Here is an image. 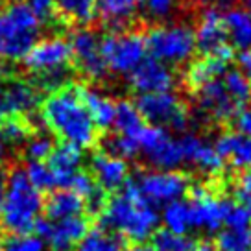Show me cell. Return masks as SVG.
<instances>
[{"instance_id": "6da1fadb", "label": "cell", "mask_w": 251, "mask_h": 251, "mask_svg": "<svg viewBox=\"0 0 251 251\" xmlns=\"http://www.w3.org/2000/svg\"><path fill=\"white\" fill-rule=\"evenodd\" d=\"M39 111L48 131L61 142L79 150L94 148L100 142L102 131L81 102L76 85H65L50 93L39 103Z\"/></svg>"}, {"instance_id": "7a4b0ae2", "label": "cell", "mask_w": 251, "mask_h": 251, "mask_svg": "<svg viewBox=\"0 0 251 251\" xmlns=\"http://www.w3.org/2000/svg\"><path fill=\"white\" fill-rule=\"evenodd\" d=\"M98 214L102 227L135 244L151 238L159 226V214L155 207L141 196L131 179L115 196L105 200Z\"/></svg>"}, {"instance_id": "3957f363", "label": "cell", "mask_w": 251, "mask_h": 251, "mask_svg": "<svg viewBox=\"0 0 251 251\" xmlns=\"http://www.w3.org/2000/svg\"><path fill=\"white\" fill-rule=\"evenodd\" d=\"M43 194L24 168H11L0 185V229L6 235H31L43 214Z\"/></svg>"}, {"instance_id": "277c9868", "label": "cell", "mask_w": 251, "mask_h": 251, "mask_svg": "<svg viewBox=\"0 0 251 251\" xmlns=\"http://www.w3.org/2000/svg\"><path fill=\"white\" fill-rule=\"evenodd\" d=\"M41 23L23 0H11L0 9V61H23L39 41Z\"/></svg>"}, {"instance_id": "5b68a950", "label": "cell", "mask_w": 251, "mask_h": 251, "mask_svg": "<svg viewBox=\"0 0 251 251\" xmlns=\"http://www.w3.org/2000/svg\"><path fill=\"white\" fill-rule=\"evenodd\" d=\"M150 57L165 65H183L196 52L194 28L188 24H159L144 33Z\"/></svg>"}, {"instance_id": "8992f818", "label": "cell", "mask_w": 251, "mask_h": 251, "mask_svg": "<svg viewBox=\"0 0 251 251\" xmlns=\"http://www.w3.org/2000/svg\"><path fill=\"white\" fill-rule=\"evenodd\" d=\"M135 107L141 113L142 120L148 126L172 129V131H187L190 126L188 107L181 102V98L174 93H150L139 94L135 98Z\"/></svg>"}, {"instance_id": "52a82bcc", "label": "cell", "mask_w": 251, "mask_h": 251, "mask_svg": "<svg viewBox=\"0 0 251 251\" xmlns=\"http://www.w3.org/2000/svg\"><path fill=\"white\" fill-rule=\"evenodd\" d=\"M102 57L107 71L129 76L148 57L144 33L133 30L111 31L100 41Z\"/></svg>"}, {"instance_id": "ba28073f", "label": "cell", "mask_w": 251, "mask_h": 251, "mask_svg": "<svg viewBox=\"0 0 251 251\" xmlns=\"http://www.w3.org/2000/svg\"><path fill=\"white\" fill-rule=\"evenodd\" d=\"M137 144L146 163L155 170H176L183 165V150L179 139H174L170 131L155 126H144L137 135Z\"/></svg>"}, {"instance_id": "9c48e42d", "label": "cell", "mask_w": 251, "mask_h": 251, "mask_svg": "<svg viewBox=\"0 0 251 251\" xmlns=\"http://www.w3.org/2000/svg\"><path fill=\"white\" fill-rule=\"evenodd\" d=\"M67 41L71 47L74 71L83 74L91 81H102L109 72L102 57V37H98V33L87 26H78L71 31Z\"/></svg>"}, {"instance_id": "30bf717a", "label": "cell", "mask_w": 251, "mask_h": 251, "mask_svg": "<svg viewBox=\"0 0 251 251\" xmlns=\"http://www.w3.org/2000/svg\"><path fill=\"white\" fill-rule=\"evenodd\" d=\"M141 196L151 205H168L183 200L190 190V177L176 170H151L133 181Z\"/></svg>"}, {"instance_id": "8fae6325", "label": "cell", "mask_w": 251, "mask_h": 251, "mask_svg": "<svg viewBox=\"0 0 251 251\" xmlns=\"http://www.w3.org/2000/svg\"><path fill=\"white\" fill-rule=\"evenodd\" d=\"M23 63L33 76L71 71V69L74 71L69 41L63 37H48L37 41L30 52L24 55Z\"/></svg>"}, {"instance_id": "7c38bea8", "label": "cell", "mask_w": 251, "mask_h": 251, "mask_svg": "<svg viewBox=\"0 0 251 251\" xmlns=\"http://www.w3.org/2000/svg\"><path fill=\"white\" fill-rule=\"evenodd\" d=\"M187 201L192 214V229H200L205 233H214L224 227L226 216V198L220 196L216 190L207 185L190 187Z\"/></svg>"}, {"instance_id": "4fadbf2b", "label": "cell", "mask_w": 251, "mask_h": 251, "mask_svg": "<svg viewBox=\"0 0 251 251\" xmlns=\"http://www.w3.org/2000/svg\"><path fill=\"white\" fill-rule=\"evenodd\" d=\"M194 35H196V48L203 55L218 57L227 63L231 61L233 47L229 45L224 15L220 13V9L205 8L201 11Z\"/></svg>"}, {"instance_id": "5bb4252c", "label": "cell", "mask_w": 251, "mask_h": 251, "mask_svg": "<svg viewBox=\"0 0 251 251\" xmlns=\"http://www.w3.org/2000/svg\"><path fill=\"white\" fill-rule=\"evenodd\" d=\"M39 103L37 87L31 81L9 76L0 93V122L6 118H30Z\"/></svg>"}, {"instance_id": "9a60e30c", "label": "cell", "mask_w": 251, "mask_h": 251, "mask_svg": "<svg viewBox=\"0 0 251 251\" xmlns=\"http://www.w3.org/2000/svg\"><path fill=\"white\" fill-rule=\"evenodd\" d=\"M89 229L91 227L87 216H74L57 222L41 218L35 231L45 246H48L52 251H71L74 246H78Z\"/></svg>"}, {"instance_id": "2e32d148", "label": "cell", "mask_w": 251, "mask_h": 251, "mask_svg": "<svg viewBox=\"0 0 251 251\" xmlns=\"http://www.w3.org/2000/svg\"><path fill=\"white\" fill-rule=\"evenodd\" d=\"M222 78L212 79V81L201 85L196 91H192L194 98H196L198 111L212 122H227L235 117L236 111L242 109L231 98V94L226 89V83Z\"/></svg>"}, {"instance_id": "e0dca14e", "label": "cell", "mask_w": 251, "mask_h": 251, "mask_svg": "<svg viewBox=\"0 0 251 251\" xmlns=\"http://www.w3.org/2000/svg\"><path fill=\"white\" fill-rule=\"evenodd\" d=\"M181 150H183V161L192 165L205 176H218L224 172V159L218 155L214 144L205 141L203 137L194 133H185L179 139Z\"/></svg>"}, {"instance_id": "ac0fdd59", "label": "cell", "mask_w": 251, "mask_h": 251, "mask_svg": "<svg viewBox=\"0 0 251 251\" xmlns=\"http://www.w3.org/2000/svg\"><path fill=\"white\" fill-rule=\"evenodd\" d=\"M127 78H129V85L139 94L168 93L172 91L176 83L172 69L153 57H146Z\"/></svg>"}, {"instance_id": "d6986e66", "label": "cell", "mask_w": 251, "mask_h": 251, "mask_svg": "<svg viewBox=\"0 0 251 251\" xmlns=\"http://www.w3.org/2000/svg\"><path fill=\"white\" fill-rule=\"evenodd\" d=\"M89 174L103 192H118L129 181V165L124 159L100 151L91 159Z\"/></svg>"}, {"instance_id": "ffe728a7", "label": "cell", "mask_w": 251, "mask_h": 251, "mask_svg": "<svg viewBox=\"0 0 251 251\" xmlns=\"http://www.w3.org/2000/svg\"><path fill=\"white\" fill-rule=\"evenodd\" d=\"M81 161H83V155H81L79 148L67 144V142L55 144L50 157L45 163L54 174L57 190H69L74 176L81 170Z\"/></svg>"}, {"instance_id": "44dd1931", "label": "cell", "mask_w": 251, "mask_h": 251, "mask_svg": "<svg viewBox=\"0 0 251 251\" xmlns=\"http://www.w3.org/2000/svg\"><path fill=\"white\" fill-rule=\"evenodd\" d=\"M214 148L224 163H229L236 170H251V137L226 131L216 139Z\"/></svg>"}, {"instance_id": "7402d4cb", "label": "cell", "mask_w": 251, "mask_h": 251, "mask_svg": "<svg viewBox=\"0 0 251 251\" xmlns=\"http://www.w3.org/2000/svg\"><path fill=\"white\" fill-rule=\"evenodd\" d=\"M139 8L141 0H98L96 17H100L102 23L113 31L129 30Z\"/></svg>"}, {"instance_id": "603a6c76", "label": "cell", "mask_w": 251, "mask_h": 251, "mask_svg": "<svg viewBox=\"0 0 251 251\" xmlns=\"http://www.w3.org/2000/svg\"><path fill=\"white\" fill-rule=\"evenodd\" d=\"M43 212H45V218L52 222L85 216L87 203L83 201V198H79L72 190H54L50 192L48 200L43 205Z\"/></svg>"}, {"instance_id": "cb8c5ba5", "label": "cell", "mask_w": 251, "mask_h": 251, "mask_svg": "<svg viewBox=\"0 0 251 251\" xmlns=\"http://www.w3.org/2000/svg\"><path fill=\"white\" fill-rule=\"evenodd\" d=\"M76 89H78L81 102L85 103L87 111L91 113L94 124L98 126V129L103 131V129L111 127L115 122V115H117V103L111 98H107L105 94L98 93L93 87L76 85Z\"/></svg>"}, {"instance_id": "d4e9b609", "label": "cell", "mask_w": 251, "mask_h": 251, "mask_svg": "<svg viewBox=\"0 0 251 251\" xmlns=\"http://www.w3.org/2000/svg\"><path fill=\"white\" fill-rule=\"evenodd\" d=\"M227 61L224 59H218V57H211V55H203L196 59L194 63L188 65L187 72H185V85L190 89V91H196L201 85L209 83L212 79H218L222 78L226 72L229 71L227 69Z\"/></svg>"}, {"instance_id": "484cf974", "label": "cell", "mask_w": 251, "mask_h": 251, "mask_svg": "<svg viewBox=\"0 0 251 251\" xmlns=\"http://www.w3.org/2000/svg\"><path fill=\"white\" fill-rule=\"evenodd\" d=\"M224 24L227 31L229 45L238 50L251 48V9L229 8L224 15Z\"/></svg>"}, {"instance_id": "4316f807", "label": "cell", "mask_w": 251, "mask_h": 251, "mask_svg": "<svg viewBox=\"0 0 251 251\" xmlns=\"http://www.w3.org/2000/svg\"><path fill=\"white\" fill-rule=\"evenodd\" d=\"M98 0H54V13L63 23L72 26H87L96 19Z\"/></svg>"}, {"instance_id": "83f0119b", "label": "cell", "mask_w": 251, "mask_h": 251, "mask_svg": "<svg viewBox=\"0 0 251 251\" xmlns=\"http://www.w3.org/2000/svg\"><path fill=\"white\" fill-rule=\"evenodd\" d=\"M78 251H124V238L100 226L87 231L79 240Z\"/></svg>"}, {"instance_id": "f1b7e54d", "label": "cell", "mask_w": 251, "mask_h": 251, "mask_svg": "<svg viewBox=\"0 0 251 251\" xmlns=\"http://www.w3.org/2000/svg\"><path fill=\"white\" fill-rule=\"evenodd\" d=\"M146 126V122L142 120L141 113L137 111L133 102L129 100H122L117 103V115H115V122L113 127L118 135H126L137 139V135L142 131V127Z\"/></svg>"}, {"instance_id": "f546056e", "label": "cell", "mask_w": 251, "mask_h": 251, "mask_svg": "<svg viewBox=\"0 0 251 251\" xmlns=\"http://www.w3.org/2000/svg\"><path fill=\"white\" fill-rule=\"evenodd\" d=\"M163 224H165L166 231H170V233L188 235V231H192V214H190L187 200H177V201L165 205Z\"/></svg>"}, {"instance_id": "4dcf8cb0", "label": "cell", "mask_w": 251, "mask_h": 251, "mask_svg": "<svg viewBox=\"0 0 251 251\" xmlns=\"http://www.w3.org/2000/svg\"><path fill=\"white\" fill-rule=\"evenodd\" d=\"M33 133L30 118H6L0 122V137L4 144H26Z\"/></svg>"}, {"instance_id": "1f68e13d", "label": "cell", "mask_w": 251, "mask_h": 251, "mask_svg": "<svg viewBox=\"0 0 251 251\" xmlns=\"http://www.w3.org/2000/svg\"><path fill=\"white\" fill-rule=\"evenodd\" d=\"M196 240L187 235H176L166 229H157L151 236V251H194Z\"/></svg>"}, {"instance_id": "d6a6232c", "label": "cell", "mask_w": 251, "mask_h": 251, "mask_svg": "<svg viewBox=\"0 0 251 251\" xmlns=\"http://www.w3.org/2000/svg\"><path fill=\"white\" fill-rule=\"evenodd\" d=\"M224 83L229 91L231 98L238 107H244L251 100V81L244 76L242 71H227L224 74Z\"/></svg>"}, {"instance_id": "836d02e7", "label": "cell", "mask_w": 251, "mask_h": 251, "mask_svg": "<svg viewBox=\"0 0 251 251\" xmlns=\"http://www.w3.org/2000/svg\"><path fill=\"white\" fill-rule=\"evenodd\" d=\"M24 172H26L31 185L37 188L41 194L43 192H54V190H57L55 188L54 174H52V170L48 168V165L45 161H30L28 166L24 168Z\"/></svg>"}, {"instance_id": "e575fe53", "label": "cell", "mask_w": 251, "mask_h": 251, "mask_svg": "<svg viewBox=\"0 0 251 251\" xmlns=\"http://www.w3.org/2000/svg\"><path fill=\"white\" fill-rule=\"evenodd\" d=\"M103 151L109 153V155H115L118 159H135L139 155V144L135 139L131 137H126V135H118L115 133L113 137H109L107 141L103 142Z\"/></svg>"}, {"instance_id": "d590c367", "label": "cell", "mask_w": 251, "mask_h": 251, "mask_svg": "<svg viewBox=\"0 0 251 251\" xmlns=\"http://www.w3.org/2000/svg\"><path fill=\"white\" fill-rule=\"evenodd\" d=\"M47 246L35 235H4L0 238V251H45Z\"/></svg>"}, {"instance_id": "8d00e7d4", "label": "cell", "mask_w": 251, "mask_h": 251, "mask_svg": "<svg viewBox=\"0 0 251 251\" xmlns=\"http://www.w3.org/2000/svg\"><path fill=\"white\" fill-rule=\"evenodd\" d=\"M218 248L220 250H250L251 227L224 229L218 235Z\"/></svg>"}, {"instance_id": "74e56055", "label": "cell", "mask_w": 251, "mask_h": 251, "mask_svg": "<svg viewBox=\"0 0 251 251\" xmlns=\"http://www.w3.org/2000/svg\"><path fill=\"white\" fill-rule=\"evenodd\" d=\"M54 146L55 144L52 142V139H48L45 135L33 133L26 141V144H24V151H26V157H28V163L30 161H47L50 153H52Z\"/></svg>"}, {"instance_id": "f35d334b", "label": "cell", "mask_w": 251, "mask_h": 251, "mask_svg": "<svg viewBox=\"0 0 251 251\" xmlns=\"http://www.w3.org/2000/svg\"><path fill=\"white\" fill-rule=\"evenodd\" d=\"M226 229H244L251 227V214L242 205H238L233 200L226 201V216H224Z\"/></svg>"}, {"instance_id": "ab89813d", "label": "cell", "mask_w": 251, "mask_h": 251, "mask_svg": "<svg viewBox=\"0 0 251 251\" xmlns=\"http://www.w3.org/2000/svg\"><path fill=\"white\" fill-rule=\"evenodd\" d=\"M141 8L146 17L153 21H165L172 15L176 8V0H141Z\"/></svg>"}, {"instance_id": "60d3db41", "label": "cell", "mask_w": 251, "mask_h": 251, "mask_svg": "<svg viewBox=\"0 0 251 251\" xmlns=\"http://www.w3.org/2000/svg\"><path fill=\"white\" fill-rule=\"evenodd\" d=\"M233 201L242 205L251 214V174H244L236 179L233 187Z\"/></svg>"}, {"instance_id": "b9f144b4", "label": "cell", "mask_w": 251, "mask_h": 251, "mask_svg": "<svg viewBox=\"0 0 251 251\" xmlns=\"http://www.w3.org/2000/svg\"><path fill=\"white\" fill-rule=\"evenodd\" d=\"M233 126H235V131L246 137H251V107L244 105L242 109H238L235 113V117L231 118Z\"/></svg>"}, {"instance_id": "7bdbcfd3", "label": "cell", "mask_w": 251, "mask_h": 251, "mask_svg": "<svg viewBox=\"0 0 251 251\" xmlns=\"http://www.w3.org/2000/svg\"><path fill=\"white\" fill-rule=\"evenodd\" d=\"M23 2H26L39 15L41 21H45L54 13V0H23Z\"/></svg>"}, {"instance_id": "ee69618b", "label": "cell", "mask_w": 251, "mask_h": 251, "mask_svg": "<svg viewBox=\"0 0 251 251\" xmlns=\"http://www.w3.org/2000/svg\"><path fill=\"white\" fill-rule=\"evenodd\" d=\"M238 61H240V71L251 81V48L250 50H244L242 54H240V57H238Z\"/></svg>"}, {"instance_id": "f6af8a7d", "label": "cell", "mask_w": 251, "mask_h": 251, "mask_svg": "<svg viewBox=\"0 0 251 251\" xmlns=\"http://www.w3.org/2000/svg\"><path fill=\"white\" fill-rule=\"evenodd\" d=\"M194 251H216L214 246L207 240H196V246H194Z\"/></svg>"}, {"instance_id": "bcb514c9", "label": "cell", "mask_w": 251, "mask_h": 251, "mask_svg": "<svg viewBox=\"0 0 251 251\" xmlns=\"http://www.w3.org/2000/svg\"><path fill=\"white\" fill-rule=\"evenodd\" d=\"M233 2H235V0H212V4H214V8H216V9L233 8Z\"/></svg>"}, {"instance_id": "7dc6e473", "label": "cell", "mask_w": 251, "mask_h": 251, "mask_svg": "<svg viewBox=\"0 0 251 251\" xmlns=\"http://www.w3.org/2000/svg\"><path fill=\"white\" fill-rule=\"evenodd\" d=\"M185 2L190 6H196V8H207L212 4V0H185Z\"/></svg>"}, {"instance_id": "c3c4849f", "label": "cell", "mask_w": 251, "mask_h": 251, "mask_svg": "<svg viewBox=\"0 0 251 251\" xmlns=\"http://www.w3.org/2000/svg\"><path fill=\"white\" fill-rule=\"evenodd\" d=\"M4 153H6V144L0 137V170H2V163H4Z\"/></svg>"}, {"instance_id": "681fc988", "label": "cell", "mask_w": 251, "mask_h": 251, "mask_svg": "<svg viewBox=\"0 0 251 251\" xmlns=\"http://www.w3.org/2000/svg\"><path fill=\"white\" fill-rule=\"evenodd\" d=\"M124 251H151V250L144 248V246H141V244H137V246H131V248H127V250H124Z\"/></svg>"}, {"instance_id": "f907efd6", "label": "cell", "mask_w": 251, "mask_h": 251, "mask_svg": "<svg viewBox=\"0 0 251 251\" xmlns=\"http://www.w3.org/2000/svg\"><path fill=\"white\" fill-rule=\"evenodd\" d=\"M244 4H246V8L251 9V0H244Z\"/></svg>"}, {"instance_id": "816d5d0a", "label": "cell", "mask_w": 251, "mask_h": 251, "mask_svg": "<svg viewBox=\"0 0 251 251\" xmlns=\"http://www.w3.org/2000/svg\"><path fill=\"white\" fill-rule=\"evenodd\" d=\"M220 251H251V248L250 250H220Z\"/></svg>"}]
</instances>
